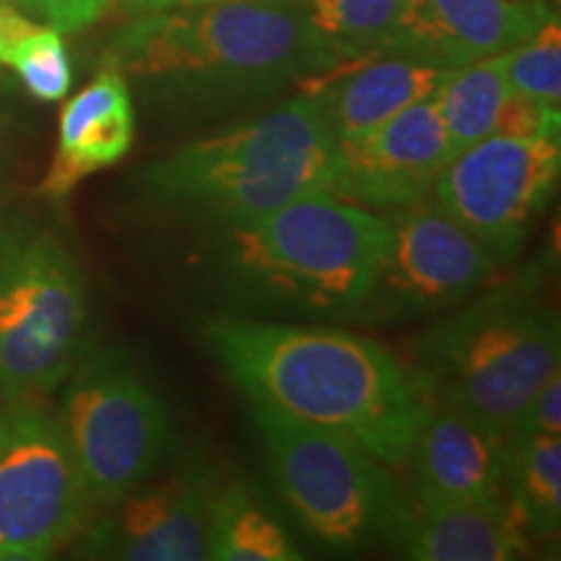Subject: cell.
Returning a JSON list of instances; mask_svg holds the SVG:
<instances>
[{
	"label": "cell",
	"mask_w": 561,
	"mask_h": 561,
	"mask_svg": "<svg viewBox=\"0 0 561 561\" xmlns=\"http://www.w3.org/2000/svg\"><path fill=\"white\" fill-rule=\"evenodd\" d=\"M178 121H214L341 66L301 0L167 9L130 16L107 55Z\"/></svg>",
	"instance_id": "obj_1"
},
{
	"label": "cell",
	"mask_w": 561,
	"mask_h": 561,
	"mask_svg": "<svg viewBox=\"0 0 561 561\" xmlns=\"http://www.w3.org/2000/svg\"><path fill=\"white\" fill-rule=\"evenodd\" d=\"M203 341L248 401L354 439L385 466H401L426 416L411 369L382 343L325 325L219 314Z\"/></svg>",
	"instance_id": "obj_2"
},
{
	"label": "cell",
	"mask_w": 561,
	"mask_h": 561,
	"mask_svg": "<svg viewBox=\"0 0 561 561\" xmlns=\"http://www.w3.org/2000/svg\"><path fill=\"white\" fill-rule=\"evenodd\" d=\"M388 237V214L312 193L244 227L221 229L210 271L240 310L354 322Z\"/></svg>",
	"instance_id": "obj_3"
},
{
	"label": "cell",
	"mask_w": 561,
	"mask_h": 561,
	"mask_svg": "<svg viewBox=\"0 0 561 561\" xmlns=\"http://www.w3.org/2000/svg\"><path fill=\"white\" fill-rule=\"evenodd\" d=\"M339 138L318 94H299L263 115L191 140L138 174L157 206L210 229L252 224L286 203L331 193Z\"/></svg>",
	"instance_id": "obj_4"
},
{
	"label": "cell",
	"mask_w": 561,
	"mask_h": 561,
	"mask_svg": "<svg viewBox=\"0 0 561 561\" xmlns=\"http://www.w3.org/2000/svg\"><path fill=\"white\" fill-rule=\"evenodd\" d=\"M559 320L528 291L500 289L468 299L413 341L426 403L447 405L512 434L525 405L559 369Z\"/></svg>",
	"instance_id": "obj_5"
},
{
	"label": "cell",
	"mask_w": 561,
	"mask_h": 561,
	"mask_svg": "<svg viewBox=\"0 0 561 561\" xmlns=\"http://www.w3.org/2000/svg\"><path fill=\"white\" fill-rule=\"evenodd\" d=\"M89 291L66 242L39 227L0 231V388L24 403L66 380L87 351Z\"/></svg>",
	"instance_id": "obj_6"
},
{
	"label": "cell",
	"mask_w": 561,
	"mask_h": 561,
	"mask_svg": "<svg viewBox=\"0 0 561 561\" xmlns=\"http://www.w3.org/2000/svg\"><path fill=\"white\" fill-rule=\"evenodd\" d=\"M276 486L318 541L356 549L392 538L409 515L382 462L343 434L250 401Z\"/></svg>",
	"instance_id": "obj_7"
},
{
	"label": "cell",
	"mask_w": 561,
	"mask_h": 561,
	"mask_svg": "<svg viewBox=\"0 0 561 561\" xmlns=\"http://www.w3.org/2000/svg\"><path fill=\"white\" fill-rule=\"evenodd\" d=\"M66 380L60 430L91 502L107 507L170 460V409L125 348H87Z\"/></svg>",
	"instance_id": "obj_8"
},
{
	"label": "cell",
	"mask_w": 561,
	"mask_h": 561,
	"mask_svg": "<svg viewBox=\"0 0 561 561\" xmlns=\"http://www.w3.org/2000/svg\"><path fill=\"white\" fill-rule=\"evenodd\" d=\"M559 172V133L489 136L447 161L432 185V201L507 263L549 203Z\"/></svg>",
	"instance_id": "obj_9"
},
{
	"label": "cell",
	"mask_w": 561,
	"mask_h": 561,
	"mask_svg": "<svg viewBox=\"0 0 561 561\" xmlns=\"http://www.w3.org/2000/svg\"><path fill=\"white\" fill-rule=\"evenodd\" d=\"M388 219L390 237L380 268L354 320L359 325L450 312L473 299L502 265L434 201L392 210Z\"/></svg>",
	"instance_id": "obj_10"
},
{
	"label": "cell",
	"mask_w": 561,
	"mask_h": 561,
	"mask_svg": "<svg viewBox=\"0 0 561 561\" xmlns=\"http://www.w3.org/2000/svg\"><path fill=\"white\" fill-rule=\"evenodd\" d=\"M87 483L60 421L21 405L0 447V561L50 559L89 520Z\"/></svg>",
	"instance_id": "obj_11"
},
{
	"label": "cell",
	"mask_w": 561,
	"mask_h": 561,
	"mask_svg": "<svg viewBox=\"0 0 561 561\" xmlns=\"http://www.w3.org/2000/svg\"><path fill=\"white\" fill-rule=\"evenodd\" d=\"M216 476L201 458L161 468L121 500L102 507L83 530L81 557L125 561L208 559L210 500Z\"/></svg>",
	"instance_id": "obj_12"
},
{
	"label": "cell",
	"mask_w": 561,
	"mask_h": 561,
	"mask_svg": "<svg viewBox=\"0 0 561 561\" xmlns=\"http://www.w3.org/2000/svg\"><path fill=\"white\" fill-rule=\"evenodd\" d=\"M450 159V140L430 96L392 115L359 144L341 146L331 193L392 214L424 201Z\"/></svg>",
	"instance_id": "obj_13"
},
{
	"label": "cell",
	"mask_w": 561,
	"mask_h": 561,
	"mask_svg": "<svg viewBox=\"0 0 561 561\" xmlns=\"http://www.w3.org/2000/svg\"><path fill=\"white\" fill-rule=\"evenodd\" d=\"M551 13L546 0H405L380 55L460 68L512 50Z\"/></svg>",
	"instance_id": "obj_14"
},
{
	"label": "cell",
	"mask_w": 561,
	"mask_h": 561,
	"mask_svg": "<svg viewBox=\"0 0 561 561\" xmlns=\"http://www.w3.org/2000/svg\"><path fill=\"white\" fill-rule=\"evenodd\" d=\"M409 460L419 507L500 500L507 486L510 434L430 403Z\"/></svg>",
	"instance_id": "obj_15"
},
{
	"label": "cell",
	"mask_w": 561,
	"mask_h": 561,
	"mask_svg": "<svg viewBox=\"0 0 561 561\" xmlns=\"http://www.w3.org/2000/svg\"><path fill=\"white\" fill-rule=\"evenodd\" d=\"M136 138V110L128 79L104 60L96 79L60 112L58 151L42 180L50 201H66L83 180L128 157Z\"/></svg>",
	"instance_id": "obj_16"
},
{
	"label": "cell",
	"mask_w": 561,
	"mask_h": 561,
	"mask_svg": "<svg viewBox=\"0 0 561 561\" xmlns=\"http://www.w3.org/2000/svg\"><path fill=\"white\" fill-rule=\"evenodd\" d=\"M351 62H356V68L346 73L333 68L322 76L328 81H318L320 89L312 91L331 117L339 146L359 144L392 115L430 100L445 73L442 68L401 55H371Z\"/></svg>",
	"instance_id": "obj_17"
},
{
	"label": "cell",
	"mask_w": 561,
	"mask_h": 561,
	"mask_svg": "<svg viewBox=\"0 0 561 561\" xmlns=\"http://www.w3.org/2000/svg\"><path fill=\"white\" fill-rule=\"evenodd\" d=\"M416 561H507L528 549L525 530L500 500L409 512L396 536Z\"/></svg>",
	"instance_id": "obj_18"
},
{
	"label": "cell",
	"mask_w": 561,
	"mask_h": 561,
	"mask_svg": "<svg viewBox=\"0 0 561 561\" xmlns=\"http://www.w3.org/2000/svg\"><path fill=\"white\" fill-rule=\"evenodd\" d=\"M510 96L512 87L504 76L502 53L460 68H447L442 73L432 100L445 125L453 157L494 136Z\"/></svg>",
	"instance_id": "obj_19"
},
{
	"label": "cell",
	"mask_w": 561,
	"mask_h": 561,
	"mask_svg": "<svg viewBox=\"0 0 561 561\" xmlns=\"http://www.w3.org/2000/svg\"><path fill=\"white\" fill-rule=\"evenodd\" d=\"M208 559L299 561L301 551L244 483H216L210 500Z\"/></svg>",
	"instance_id": "obj_20"
},
{
	"label": "cell",
	"mask_w": 561,
	"mask_h": 561,
	"mask_svg": "<svg viewBox=\"0 0 561 561\" xmlns=\"http://www.w3.org/2000/svg\"><path fill=\"white\" fill-rule=\"evenodd\" d=\"M510 507L525 533L549 536L561 520V434H510Z\"/></svg>",
	"instance_id": "obj_21"
},
{
	"label": "cell",
	"mask_w": 561,
	"mask_h": 561,
	"mask_svg": "<svg viewBox=\"0 0 561 561\" xmlns=\"http://www.w3.org/2000/svg\"><path fill=\"white\" fill-rule=\"evenodd\" d=\"M0 66L16 70L26 91L42 102L62 100L73 83L62 34L26 16L11 0H0Z\"/></svg>",
	"instance_id": "obj_22"
},
{
	"label": "cell",
	"mask_w": 561,
	"mask_h": 561,
	"mask_svg": "<svg viewBox=\"0 0 561 561\" xmlns=\"http://www.w3.org/2000/svg\"><path fill=\"white\" fill-rule=\"evenodd\" d=\"M312 26L343 62L380 55L405 0H301Z\"/></svg>",
	"instance_id": "obj_23"
},
{
	"label": "cell",
	"mask_w": 561,
	"mask_h": 561,
	"mask_svg": "<svg viewBox=\"0 0 561 561\" xmlns=\"http://www.w3.org/2000/svg\"><path fill=\"white\" fill-rule=\"evenodd\" d=\"M504 76L512 91L541 102L546 107L561 104V26L559 16L551 13L541 30L512 50L502 53Z\"/></svg>",
	"instance_id": "obj_24"
},
{
	"label": "cell",
	"mask_w": 561,
	"mask_h": 561,
	"mask_svg": "<svg viewBox=\"0 0 561 561\" xmlns=\"http://www.w3.org/2000/svg\"><path fill=\"white\" fill-rule=\"evenodd\" d=\"M11 3L32 13L42 24H50L53 30L66 34L96 24L115 0H11Z\"/></svg>",
	"instance_id": "obj_25"
},
{
	"label": "cell",
	"mask_w": 561,
	"mask_h": 561,
	"mask_svg": "<svg viewBox=\"0 0 561 561\" xmlns=\"http://www.w3.org/2000/svg\"><path fill=\"white\" fill-rule=\"evenodd\" d=\"M512 434H561V367L536 390Z\"/></svg>",
	"instance_id": "obj_26"
},
{
	"label": "cell",
	"mask_w": 561,
	"mask_h": 561,
	"mask_svg": "<svg viewBox=\"0 0 561 561\" xmlns=\"http://www.w3.org/2000/svg\"><path fill=\"white\" fill-rule=\"evenodd\" d=\"M227 3H250V0H149L144 13L167 11V9H201V5H227Z\"/></svg>",
	"instance_id": "obj_27"
},
{
	"label": "cell",
	"mask_w": 561,
	"mask_h": 561,
	"mask_svg": "<svg viewBox=\"0 0 561 561\" xmlns=\"http://www.w3.org/2000/svg\"><path fill=\"white\" fill-rule=\"evenodd\" d=\"M146 3H149V0H121L123 11L128 13V16H138V13H144Z\"/></svg>",
	"instance_id": "obj_28"
},
{
	"label": "cell",
	"mask_w": 561,
	"mask_h": 561,
	"mask_svg": "<svg viewBox=\"0 0 561 561\" xmlns=\"http://www.w3.org/2000/svg\"><path fill=\"white\" fill-rule=\"evenodd\" d=\"M5 434H9V413L0 411V447H3Z\"/></svg>",
	"instance_id": "obj_29"
}]
</instances>
